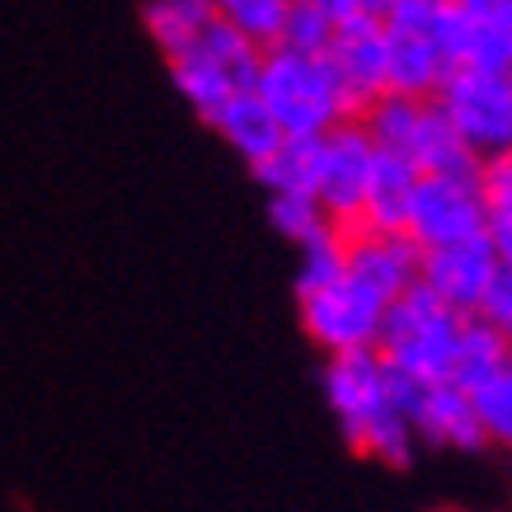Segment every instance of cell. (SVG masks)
I'll return each mask as SVG.
<instances>
[{
    "mask_svg": "<svg viewBox=\"0 0 512 512\" xmlns=\"http://www.w3.org/2000/svg\"><path fill=\"white\" fill-rule=\"evenodd\" d=\"M325 395L339 419L348 447L372 456L381 466H409L419 451V433L409 414L395 400L386 357L376 348H353V353H329L325 367Z\"/></svg>",
    "mask_w": 512,
    "mask_h": 512,
    "instance_id": "obj_1",
    "label": "cell"
},
{
    "mask_svg": "<svg viewBox=\"0 0 512 512\" xmlns=\"http://www.w3.org/2000/svg\"><path fill=\"white\" fill-rule=\"evenodd\" d=\"M461 325H466V311L447 306L437 292L414 282L409 292H400L386 306L376 353L386 357L395 372L414 376L423 386H437V381H451L456 348H461Z\"/></svg>",
    "mask_w": 512,
    "mask_h": 512,
    "instance_id": "obj_3",
    "label": "cell"
},
{
    "mask_svg": "<svg viewBox=\"0 0 512 512\" xmlns=\"http://www.w3.org/2000/svg\"><path fill=\"white\" fill-rule=\"evenodd\" d=\"M498 264L503 259H498L489 231L466 235V240H447V245H428L423 249V287L437 292L456 311H475L489 278L498 273Z\"/></svg>",
    "mask_w": 512,
    "mask_h": 512,
    "instance_id": "obj_9",
    "label": "cell"
},
{
    "mask_svg": "<svg viewBox=\"0 0 512 512\" xmlns=\"http://www.w3.org/2000/svg\"><path fill=\"white\" fill-rule=\"evenodd\" d=\"M456 5H461V10H475V15H480V10H494L498 0H456Z\"/></svg>",
    "mask_w": 512,
    "mask_h": 512,
    "instance_id": "obj_26",
    "label": "cell"
},
{
    "mask_svg": "<svg viewBox=\"0 0 512 512\" xmlns=\"http://www.w3.org/2000/svg\"><path fill=\"white\" fill-rule=\"evenodd\" d=\"M348 273L376 287V292L395 301L423 282V245L409 231H376V226H348Z\"/></svg>",
    "mask_w": 512,
    "mask_h": 512,
    "instance_id": "obj_11",
    "label": "cell"
},
{
    "mask_svg": "<svg viewBox=\"0 0 512 512\" xmlns=\"http://www.w3.org/2000/svg\"><path fill=\"white\" fill-rule=\"evenodd\" d=\"M508 348L512 343L498 334L494 325H484L480 315L466 311V325H461V348H456V367H451V381L456 386H484L489 376L503 372V362H508Z\"/></svg>",
    "mask_w": 512,
    "mask_h": 512,
    "instance_id": "obj_17",
    "label": "cell"
},
{
    "mask_svg": "<svg viewBox=\"0 0 512 512\" xmlns=\"http://www.w3.org/2000/svg\"><path fill=\"white\" fill-rule=\"evenodd\" d=\"M437 109L480 160L512 151V71L503 66H451L437 85Z\"/></svg>",
    "mask_w": 512,
    "mask_h": 512,
    "instance_id": "obj_5",
    "label": "cell"
},
{
    "mask_svg": "<svg viewBox=\"0 0 512 512\" xmlns=\"http://www.w3.org/2000/svg\"><path fill=\"white\" fill-rule=\"evenodd\" d=\"M320 141H325V132L320 137L282 132L278 146L264 160H254L249 170L268 193H315V184H320Z\"/></svg>",
    "mask_w": 512,
    "mask_h": 512,
    "instance_id": "obj_15",
    "label": "cell"
},
{
    "mask_svg": "<svg viewBox=\"0 0 512 512\" xmlns=\"http://www.w3.org/2000/svg\"><path fill=\"white\" fill-rule=\"evenodd\" d=\"M207 127H217L221 141H226L231 151H240L249 165H254V160H264L268 151L282 141L278 118L268 113V104L259 99V90H254V85H249V90H235Z\"/></svg>",
    "mask_w": 512,
    "mask_h": 512,
    "instance_id": "obj_14",
    "label": "cell"
},
{
    "mask_svg": "<svg viewBox=\"0 0 512 512\" xmlns=\"http://www.w3.org/2000/svg\"><path fill=\"white\" fill-rule=\"evenodd\" d=\"M221 19H231L240 33H249L259 47L278 43V29H282V15L292 0H212Z\"/></svg>",
    "mask_w": 512,
    "mask_h": 512,
    "instance_id": "obj_20",
    "label": "cell"
},
{
    "mask_svg": "<svg viewBox=\"0 0 512 512\" xmlns=\"http://www.w3.org/2000/svg\"><path fill=\"white\" fill-rule=\"evenodd\" d=\"M296 301H301V325H306L311 343H320L325 353H353V348L381 343L390 301L348 268L311 292H296Z\"/></svg>",
    "mask_w": 512,
    "mask_h": 512,
    "instance_id": "obj_6",
    "label": "cell"
},
{
    "mask_svg": "<svg viewBox=\"0 0 512 512\" xmlns=\"http://www.w3.org/2000/svg\"><path fill=\"white\" fill-rule=\"evenodd\" d=\"M489 235H494V249L503 264H512V217H489Z\"/></svg>",
    "mask_w": 512,
    "mask_h": 512,
    "instance_id": "obj_25",
    "label": "cell"
},
{
    "mask_svg": "<svg viewBox=\"0 0 512 512\" xmlns=\"http://www.w3.org/2000/svg\"><path fill=\"white\" fill-rule=\"evenodd\" d=\"M141 19H146L151 43H156L165 57H179V52L217 19V5H212V0H146V15Z\"/></svg>",
    "mask_w": 512,
    "mask_h": 512,
    "instance_id": "obj_16",
    "label": "cell"
},
{
    "mask_svg": "<svg viewBox=\"0 0 512 512\" xmlns=\"http://www.w3.org/2000/svg\"><path fill=\"white\" fill-rule=\"evenodd\" d=\"M470 400H475V414L484 423V437H489V447H503L512 451V381L503 372L489 376L484 386L470 390Z\"/></svg>",
    "mask_w": 512,
    "mask_h": 512,
    "instance_id": "obj_19",
    "label": "cell"
},
{
    "mask_svg": "<svg viewBox=\"0 0 512 512\" xmlns=\"http://www.w3.org/2000/svg\"><path fill=\"white\" fill-rule=\"evenodd\" d=\"M259 57H264V47L235 29L231 19L217 15L179 57H170V76L179 94L193 104V113L202 123H212L235 90H249L259 80Z\"/></svg>",
    "mask_w": 512,
    "mask_h": 512,
    "instance_id": "obj_4",
    "label": "cell"
},
{
    "mask_svg": "<svg viewBox=\"0 0 512 512\" xmlns=\"http://www.w3.org/2000/svg\"><path fill=\"white\" fill-rule=\"evenodd\" d=\"M503 376H508V381H512V348H508V362H503Z\"/></svg>",
    "mask_w": 512,
    "mask_h": 512,
    "instance_id": "obj_27",
    "label": "cell"
},
{
    "mask_svg": "<svg viewBox=\"0 0 512 512\" xmlns=\"http://www.w3.org/2000/svg\"><path fill=\"white\" fill-rule=\"evenodd\" d=\"M489 231V207H484L480 170L475 174H423L409 207V235L428 245L466 240Z\"/></svg>",
    "mask_w": 512,
    "mask_h": 512,
    "instance_id": "obj_8",
    "label": "cell"
},
{
    "mask_svg": "<svg viewBox=\"0 0 512 512\" xmlns=\"http://www.w3.org/2000/svg\"><path fill=\"white\" fill-rule=\"evenodd\" d=\"M480 15L489 19V29L498 38V52H503V66L512 71V0H498L494 10H480Z\"/></svg>",
    "mask_w": 512,
    "mask_h": 512,
    "instance_id": "obj_24",
    "label": "cell"
},
{
    "mask_svg": "<svg viewBox=\"0 0 512 512\" xmlns=\"http://www.w3.org/2000/svg\"><path fill=\"white\" fill-rule=\"evenodd\" d=\"M315 5H320L334 24H343V19H386V10L395 0H315Z\"/></svg>",
    "mask_w": 512,
    "mask_h": 512,
    "instance_id": "obj_23",
    "label": "cell"
},
{
    "mask_svg": "<svg viewBox=\"0 0 512 512\" xmlns=\"http://www.w3.org/2000/svg\"><path fill=\"white\" fill-rule=\"evenodd\" d=\"M470 315H480L484 325H494L512 343V264H498V273L489 278V287L480 296V306Z\"/></svg>",
    "mask_w": 512,
    "mask_h": 512,
    "instance_id": "obj_22",
    "label": "cell"
},
{
    "mask_svg": "<svg viewBox=\"0 0 512 512\" xmlns=\"http://www.w3.org/2000/svg\"><path fill=\"white\" fill-rule=\"evenodd\" d=\"M329 38H334V19L315 5V0H292L287 15H282L278 43L296 47V52H325Z\"/></svg>",
    "mask_w": 512,
    "mask_h": 512,
    "instance_id": "obj_21",
    "label": "cell"
},
{
    "mask_svg": "<svg viewBox=\"0 0 512 512\" xmlns=\"http://www.w3.org/2000/svg\"><path fill=\"white\" fill-rule=\"evenodd\" d=\"M268 198H273L268 202V221H273L278 235L292 240V245H306V240H315V235H325L339 226V221L320 207L315 193H268Z\"/></svg>",
    "mask_w": 512,
    "mask_h": 512,
    "instance_id": "obj_18",
    "label": "cell"
},
{
    "mask_svg": "<svg viewBox=\"0 0 512 512\" xmlns=\"http://www.w3.org/2000/svg\"><path fill=\"white\" fill-rule=\"evenodd\" d=\"M254 90L282 132H296V137H320L343 118H357L353 99L325 52H296V47L268 43L259 57Z\"/></svg>",
    "mask_w": 512,
    "mask_h": 512,
    "instance_id": "obj_2",
    "label": "cell"
},
{
    "mask_svg": "<svg viewBox=\"0 0 512 512\" xmlns=\"http://www.w3.org/2000/svg\"><path fill=\"white\" fill-rule=\"evenodd\" d=\"M376 165V141L362 127V118H343L339 127H329L320 141V184L315 198L343 231L362 221V202H367V184H372Z\"/></svg>",
    "mask_w": 512,
    "mask_h": 512,
    "instance_id": "obj_7",
    "label": "cell"
},
{
    "mask_svg": "<svg viewBox=\"0 0 512 512\" xmlns=\"http://www.w3.org/2000/svg\"><path fill=\"white\" fill-rule=\"evenodd\" d=\"M325 57L339 71L343 90L362 113L376 94L390 90V43H386V19H343L334 24Z\"/></svg>",
    "mask_w": 512,
    "mask_h": 512,
    "instance_id": "obj_10",
    "label": "cell"
},
{
    "mask_svg": "<svg viewBox=\"0 0 512 512\" xmlns=\"http://www.w3.org/2000/svg\"><path fill=\"white\" fill-rule=\"evenodd\" d=\"M386 43H390V90L433 99L437 85H442L451 71L447 33L395 29V24H386Z\"/></svg>",
    "mask_w": 512,
    "mask_h": 512,
    "instance_id": "obj_12",
    "label": "cell"
},
{
    "mask_svg": "<svg viewBox=\"0 0 512 512\" xmlns=\"http://www.w3.org/2000/svg\"><path fill=\"white\" fill-rule=\"evenodd\" d=\"M423 170L400 151H381L376 146L372 184H367V202H362V221L357 226H376V231H409V207H414V188H419Z\"/></svg>",
    "mask_w": 512,
    "mask_h": 512,
    "instance_id": "obj_13",
    "label": "cell"
}]
</instances>
